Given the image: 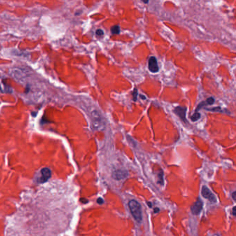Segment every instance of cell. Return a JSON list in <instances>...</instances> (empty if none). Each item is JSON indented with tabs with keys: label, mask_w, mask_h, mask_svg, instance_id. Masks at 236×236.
<instances>
[{
	"label": "cell",
	"mask_w": 236,
	"mask_h": 236,
	"mask_svg": "<svg viewBox=\"0 0 236 236\" xmlns=\"http://www.w3.org/2000/svg\"><path fill=\"white\" fill-rule=\"evenodd\" d=\"M128 206H129L132 216L134 217L136 221L138 222L142 221V211H141V204L136 200L132 199L130 201Z\"/></svg>",
	"instance_id": "6da1fadb"
},
{
	"label": "cell",
	"mask_w": 236,
	"mask_h": 236,
	"mask_svg": "<svg viewBox=\"0 0 236 236\" xmlns=\"http://www.w3.org/2000/svg\"><path fill=\"white\" fill-rule=\"evenodd\" d=\"M92 116V121H93L94 127L96 128L97 130H99L100 128L103 127V118L100 114L98 113V112L94 110L91 112Z\"/></svg>",
	"instance_id": "7a4b0ae2"
},
{
	"label": "cell",
	"mask_w": 236,
	"mask_h": 236,
	"mask_svg": "<svg viewBox=\"0 0 236 236\" xmlns=\"http://www.w3.org/2000/svg\"><path fill=\"white\" fill-rule=\"evenodd\" d=\"M186 107H181L178 106L175 107V109H174L175 114H176L177 116L180 118L181 120L182 121H184L185 123H188L187 119H186Z\"/></svg>",
	"instance_id": "3957f363"
},
{
	"label": "cell",
	"mask_w": 236,
	"mask_h": 236,
	"mask_svg": "<svg viewBox=\"0 0 236 236\" xmlns=\"http://www.w3.org/2000/svg\"><path fill=\"white\" fill-rule=\"evenodd\" d=\"M148 69L152 73H157L159 71V69L158 62H157V58L154 56L150 57L149 60H148Z\"/></svg>",
	"instance_id": "277c9868"
},
{
	"label": "cell",
	"mask_w": 236,
	"mask_h": 236,
	"mask_svg": "<svg viewBox=\"0 0 236 236\" xmlns=\"http://www.w3.org/2000/svg\"><path fill=\"white\" fill-rule=\"evenodd\" d=\"M51 172L49 168H42L40 171V177H39L38 181L40 183H44V182L46 181L48 179L51 177Z\"/></svg>",
	"instance_id": "5b68a950"
},
{
	"label": "cell",
	"mask_w": 236,
	"mask_h": 236,
	"mask_svg": "<svg viewBox=\"0 0 236 236\" xmlns=\"http://www.w3.org/2000/svg\"><path fill=\"white\" fill-rule=\"evenodd\" d=\"M202 195L204 198L208 199L211 202H216V198L215 195L211 193V191L206 187V186H203L202 188Z\"/></svg>",
	"instance_id": "8992f818"
},
{
	"label": "cell",
	"mask_w": 236,
	"mask_h": 236,
	"mask_svg": "<svg viewBox=\"0 0 236 236\" xmlns=\"http://www.w3.org/2000/svg\"><path fill=\"white\" fill-rule=\"evenodd\" d=\"M203 207V203L200 199H197L196 202L191 206V212L193 215H198L201 212Z\"/></svg>",
	"instance_id": "52a82bcc"
},
{
	"label": "cell",
	"mask_w": 236,
	"mask_h": 236,
	"mask_svg": "<svg viewBox=\"0 0 236 236\" xmlns=\"http://www.w3.org/2000/svg\"><path fill=\"white\" fill-rule=\"evenodd\" d=\"M128 172L125 170H116L113 172V177L116 180H121L127 178Z\"/></svg>",
	"instance_id": "ba28073f"
},
{
	"label": "cell",
	"mask_w": 236,
	"mask_h": 236,
	"mask_svg": "<svg viewBox=\"0 0 236 236\" xmlns=\"http://www.w3.org/2000/svg\"><path fill=\"white\" fill-rule=\"evenodd\" d=\"M120 27L117 25L112 26L111 28V32L112 34H119V33H120Z\"/></svg>",
	"instance_id": "9c48e42d"
},
{
	"label": "cell",
	"mask_w": 236,
	"mask_h": 236,
	"mask_svg": "<svg viewBox=\"0 0 236 236\" xmlns=\"http://www.w3.org/2000/svg\"><path fill=\"white\" fill-rule=\"evenodd\" d=\"M201 117V114H200L199 112H195L194 114H193V115L191 116V120L193 122H195V121H197V120H199V119Z\"/></svg>",
	"instance_id": "30bf717a"
},
{
	"label": "cell",
	"mask_w": 236,
	"mask_h": 236,
	"mask_svg": "<svg viewBox=\"0 0 236 236\" xmlns=\"http://www.w3.org/2000/svg\"><path fill=\"white\" fill-rule=\"evenodd\" d=\"M158 178H159L158 183L160 184L161 185H163V175L162 171H161L160 173L158 174Z\"/></svg>",
	"instance_id": "8fae6325"
},
{
	"label": "cell",
	"mask_w": 236,
	"mask_h": 236,
	"mask_svg": "<svg viewBox=\"0 0 236 236\" xmlns=\"http://www.w3.org/2000/svg\"><path fill=\"white\" fill-rule=\"evenodd\" d=\"M137 94H138V91H137V89L135 88L132 92V96H133V100L134 101H136L137 99Z\"/></svg>",
	"instance_id": "7c38bea8"
},
{
	"label": "cell",
	"mask_w": 236,
	"mask_h": 236,
	"mask_svg": "<svg viewBox=\"0 0 236 236\" xmlns=\"http://www.w3.org/2000/svg\"><path fill=\"white\" fill-rule=\"evenodd\" d=\"M215 102V99L213 97H210L208 98L207 100H206V103H207L208 105H213Z\"/></svg>",
	"instance_id": "4fadbf2b"
},
{
	"label": "cell",
	"mask_w": 236,
	"mask_h": 236,
	"mask_svg": "<svg viewBox=\"0 0 236 236\" xmlns=\"http://www.w3.org/2000/svg\"><path fill=\"white\" fill-rule=\"evenodd\" d=\"M96 34L101 36V35H103V34H104V33H103V31L101 30V29H98V30L96 31Z\"/></svg>",
	"instance_id": "5bb4252c"
},
{
	"label": "cell",
	"mask_w": 236,
	"mask_h": 236,
	"mask_svg": "<svg viewBox=\"0 0 236 236\" xmlns=\"http://www.w3.org/2000/svg\"><path fill=\"white\" fill-rule=\"evenodd\" d=\"M97 202L98 204H103L104 203V200H103L102 198H98V199H97Z\"/></svg>",
	"instance_id": "9a60e30c"
},
{
	"label": "cell",
	"mask_w": 236,
	"mask_h": 236,
	"mask_svg": "<svg viewBox=\"0 0 236 236\" xmlns=\"http://www.w3.org/2000/svg\"><path fill=\"white\" fill-rule=\"evenodd\" d=\"M236 207L235 206H234V207L233 208V215H234V216H235V215H236Z\"/></svg>",
	"instance_id": "2e32d148"
},
{
	"label": "cell",
	"mask_w": 236,
	"mask_h": 236,
	"mask_svg": "<svg viewBox=\"0 0 236 236\" xmlns=\"http://www.w3.org/2000/svg\"><path fill=\"white\" fill-rule=\"evenodd\" d=\"M80 201L82 202V203H85V204H86V203H87V202H88V200L85 199H80Z\"/></svg>",
	"instance_id": "e0dca14e"
},
{
	"label": "cell",
	"mask_w": 236,
	"mask_h": 236,
	"mask_svg": "<svg viewBox=\"0 0 236 236\" xmlns=\"http://www.w3.org/2000/svg\"><path fill=\"white\" fill-rule=\"evenodd\" d=\"M235 194H236V192H233V194H232V197H233V199L235 200Z\"/></svg>",
	"instance_id": "ac0fdd59"
},
{
	"label": "cell",
	"mask_w": 236,
	"mask_h": 236,
	"mask_svg": "<svg viewBox=\"0 0 236 236\" xmlns=\"http://www.w3.org/2000/svg\"><path fill=\"white\" fill-rule=\"evenodd\" d=\"M159 209L158 208H155V209H154V213H158V212H159Z\"/></svg>",
	"instance_id": "d6986e66"
}]
</instances>
